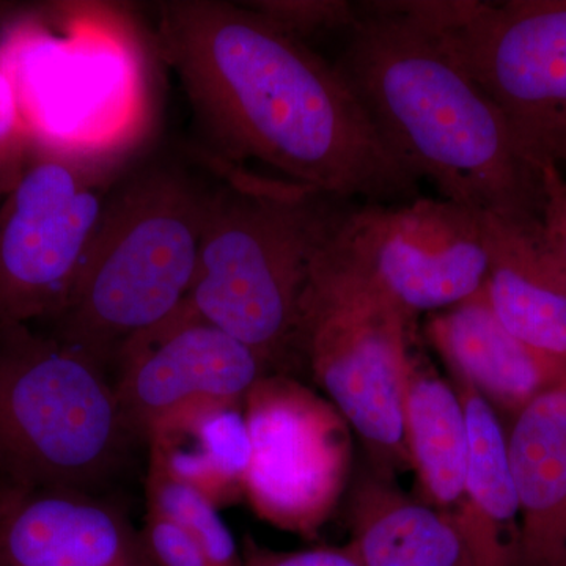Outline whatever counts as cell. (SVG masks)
Returning <instances> with one entry per match:
<instances>
[{"label":"cell","instance_id":"23","mask_svg":"<svg viewBox=\"0 0 566 566\" xmlns=\"http://www.w3.org/2000/svg\"><path fill=\"white\" fill-rule=\"evenodd\" d=\"M142 532L158 566H212L185 528L148 506Z\"/></svg>","mask_w":566,"mask_h":566},{"label":"cell","instance_id":"13","mask_svg":"<svg viewBox=\"0 0 566 566\" xmlns=\"http://www.w3.org/2000/svg\"><path fill=\"white\" fill-rule=\"evenodd\" d=\"M427 340L457 385L472 387L499 417L515 419L566 379V363L521 342L495 316L483 289L463 303L431 314Z\"/></svg>","mask_w":566,"mask_h":566},{"label":"cell","instance_id":"10","mask_svg":"<svg viewBox=\"0 0 566 566\" xmlns=\"http://www.w3.org/2000/svg\"><path fill=\"white\" fill-rule=\"evenodd\" d=\"M251 463L244 501L279 531L314 539L333 516L353 465V430L296 376L268 374L244 401Z\"/></svg>","mask_w":566,"mask_h":566},{"label":"cell","instance_id":"19","mask_svg":"<svg viewBox=\"0 0 566 566\" xmlns=\"http://www.w3.org/2000/svg\"><path fill=\"white\" fill-rule=\"evenodd\" d=\"M403 439L417 499L452 515L463 497L469 431L453 382L411 356L403 395Z\"/></svg>","mask_w":566,"mask_h":566},{"label":"cell","instance_id":"7","mask_svg":"<svg viewBox=\"0 0 566 566\" xmlns=\"http://www.w3.org/2000/svg\"><path fill=\"white\" fill-rule=\"evenodd\" d=\"M394 10L433 33L504 115L536 169L566 164V0H423Z\"/></svg>","mask_w":566,"mask_h":566},{"label":"cell","instance_id":"1","mask_svg":"<svg viewBox=\"0 0 566 566\" xmlns=\"http://www.w3.org/2000/svg\"><path fill=\"white\" fill-rule=\"evenodd\" d=\"M156 14V46L219 163H259L345 202L417 199L419 178L390 150L340 71L307 43L244 2L167 0Z\"/></svg>","mask_w":566,"mask_h":566},{"label":"cell","instance_id":"25","mask_svg":"<svg viewBox=\"0 0 566 566\" xmlns=\"http://www.w3.org/2000/svg\"><path fill=\"white\" fill-rule=\"evenodd\" d=\"M543 203L539 212L543 232L566 274V174L560 167L542 170Z\"/></svg>","mask_w":566,"mask_h":566},{"label":"cell","instance_id":"14","mask_svg":"<svg viewBox=\"0 0 566 566\" xmlns=\"http://www.w3.org/2000/svg\"><path fill=\"white\" fill-rule=\"evenodd\" d=\"M482 216L491 256L488 304L521 342L566 363V274L542 221Z\"/></svg>","mask_w":566,"mask_h":566},{"label":"cell","instance_id":"6","mask_svg":"<svg viewBox=\"0 0 566 566\" xmlns=\"http://www.w3.org/2000/svg\"><path fill=\"white\" fill-rule=\"evenodd\" d=\"M409 322L381 294L329 266L319 252L301 308L296 367L304 365L345 417L368 468L387 476L409 469L403 439Z\"/></svg>","mask_w":566,"mask_h":566},{"label":"cell","instance_id":"8","mask_svg":"<svg viewBox=\"0 0 566 566\" xmlns=\"http://www.w3.org/2000/svg\"><path fill=\"white\" fill-rule=\"evenodd\" d=\"M126 161L36 139L0 199V323L61 315Z\"/></svg>","mask_w":566,"mask_h":566},{"label":"cell","instance_id":"5","mask_svg":"<svg viewBox=\"0 0 566 566\" xmlns=\"http://www.w3.org/2000/svg\"><path fill=\"white\" fill-rule=\"evenodd\" d=\"M137 444L109 367L31 324L0 323V488L106 494Z\"/></svg>","mask_w":566,"mask_h":566},{"label":"cell","instance_id":"22","mask_svg":"<svg viewBox=\"0 0 566 566\" xmlns=\"http://www.w3.org/2000/svg\"><path fill=\"white\" fill-rule=\"evenodd\" d=\"M35 142L17 76L0 52V199L13 188Z\"/></svg>","mask_w":566,"mask_h":566},{"label":"cell","instance_id":"3","mask_svg":"<svg viewBox=\"0 0 566 566\" xmlns=\"http://www.w3.org/2000/svg\"><path fill=\"white\" fill-rule=\"evenodd\" d=\"M219 170L186 300L270 374L294 376L305 292L345 200L222 163Z\"/></svg>","mask_w":566,"mask_h":566},{"label":"cell","instance_id":"20","mask_svg":"<svg viewBox=\"0 0 566 566\" xmlns=\"http://www.w3.org/2000/svg\"><path fill=\"white\" fill-rule=\"evenodd\" d=\"M148 509L185 528L199 543L212 566H243L241 546L222 520L218 506L191 486L148 464L145 479Z\"/></svg>","mask_w":566,"mask_h":566},{"label":"cell","instance_id":"11","mask_svg":"<svg viewBox=\"0 0 566 566\" xmlns=\"http://www.w3.org/2000/svg\"><path fill=\"white\" fill-rule=\"evenodd\" d=\"M123 416L137 441L174 409L197 400L244 403L270 374L243 342L205 319L188 300L115 354L111 374Z\"/></svg>","mask_w":566,"mask_h":566},{"label":"cell","instance_id":"15","mask_svg":"<svg viewBox=\"0 0 566 566\" xmlns=\"http://www.w3.org/2000/svg\"><path fill=\"white\" fill-rule=\"evenodd\" d=\"M520 566H566V379L512 420Z\"/></svg>","mask_w":566,"mask_h":566},{"label":"cell","instance_id":"24","mask_svg":"<svg viewBox=\"0 0 566 566\" xmlns=\"http://www.w3.org/2000/svg\"><path fill=\"white\" fill-rule=\"evenodd\" d=\"M241 556L243 566H363L349 543L303 551H275L245 535L241 542Z\"/></svg>","mask_w":566,"mask_h":566},{"label":"cell","instance_id":"12","mask_svg":"<svg viewBox=\"0 0 566 566\" xmlns=\"http://www.w3.org/2000/svg\"><path fill=\"white\" fill-rule=\"evenodd\" d=\"M0 566H158L142 528L107 494L13 491Z\"/></svg>","mask_w":566,"mask_h":566},{"label":"cell","instance_id":"18","mask_svg":"<svg viewBox=\"0 0 566 566\" xmlns=\"http://www.w3.org/2000/svg\"><path fill=\"white\" fill-rule=\"evenodd\" d=\"M453 386L468 419L469 455L463 497L450 516L475 566H520V504L504 423L472 387Z\"/></svg>","mask_w":566,"mask_h":566},{"label":"cell","instance_id":"27","mask_svg":"<svg viewBox=\"0 0 566 566\" xmlns=\"http://www.w3.org/2000/svg\"><path fill=\"white\" fill-rule=\"evenodd\" d=\"M565 169H566V164H565V167H564V169H562V170H565Z\"/></svg>","mask_w":566,"mask_h":566},{"label":"cell","instance_id":"2","mask_svg":"<svg viewBox=\"0 0 566 566\" xmlns=\"http://www.w3.org/2000/svg\"><path fill=\"white\" fill-rule=\"evenodd\" d=\"M359 11L334 65L394 155L449 202L539 218L542 170L460 63L389 3Z\"/></svg>","mask_w":566,"mask_h":566},{"label":"cell","instance_id":"4","mask_svg":"<svg viewBox=\"0 0 566 566\" xmlns=\"http://www.w3.org/2000/svg\"><path fill=\"white\" fill-rule=\"evenodd\" d=\"M211 189L175 164L118 181L48 333L111 368L129 338L177 311L196 275Z\"/></svg>","mask_w":566,"mask_h":566},{"label":"cell","instance_id":"21","mask_svg":"<svg viewBox=\"0 0 566 566\" xmlns=\"http://www.w3.org/2000/svg\"><path fill=\"white\" fill-rule=\"evenodd\" d=\"M244 3L275 28L304 43L324 33H348L360 14L359 6L345 0H253Z\"/></svg>","mask_w":566,"mask_h":566},{"label":"cell","instance_id":"26","mask_svg":"<svg viewBox=\"0 0 566 566\" xmlns=\"http://www.w3.org/2000/svg\"><path fill=\"white\" fill-rule=\"evenodd\" d=\"M13 491L14 490H3V488H0V521H2L3 513H6L7 506H9Z\"/></svg>","mask_w":566,"mask_h":566},{"label":"cell","instance_id":"16","mask_svg":"<svg viewBox=\"0 0 566 566\" xmlns=\"http://www.w3.org/2000/svg\"><path fill=\"white\" fill-rule=\"evenodd\" d=\"M148 464L205 495L219 510L244 499L251 436L244 403L197 400L148 431Z\"/></svg>","mask_w":566,"mask_h":566},{"label":"cell","instance_id":"17","mask_svg":"<svg viewBox=\"0 0 566 566\" xmlns=\"http://www.w3.org/2000/svg\"><path fill=\"white\" fill-rule=\"evenodd\" d=\"M348 524L363 566H475L452 516L368 465L349 494Z\"/></svg>","mask_w":566,"mask_h":566},{"label":"cell","instance_id":"9","mask_svg":"<svg viewBox=\"0 0 566 566\" xmlns=\"http://www.w3.org/2000/svg\"><path fill=\"white\" fill-rule=\"evenodd\" d=\"M322 259L411 319L475 296L491 262L482 211L422 197L342 207Z\"/></svg>","mask_w":566,"mask_h":566}]
</instances>
